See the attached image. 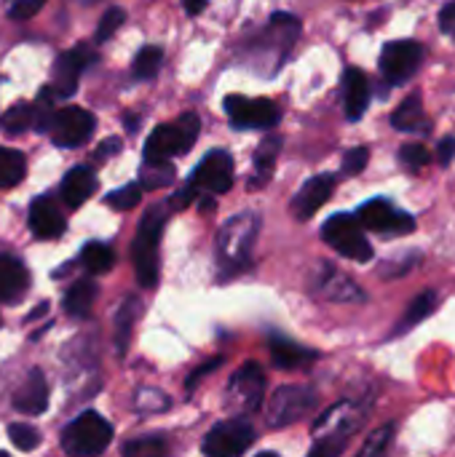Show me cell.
<instances>
[{"label": "cell", "instance_id": "obj_45", "mask_svg": "<svg viewBox=\"0 0 455 457\" xmlns=\"http://www.w3.org/2000/svg\"><path fill=\"white\" fill-rule=\"evenodd\" d=\"M440 27L445 35L455 37V0H451L442 11H440Z\"/></svg>", "mask_w": 455, "mask_h": 457}, {"label": "cell", "instance_id": "obj_18", "mask_svg": "<svg viewBox=\"0 0 455 457\" xmlns=\"http://www.w3.org/2000/svg\"><path fill=\"white\" fill-rule=\"evenodd\" d=\"M341 86H343V110H346V118L351 123H357L367 112V104H370V80L365 78V72L359 67H346Z\"/></svg>", "mask_w": 455, "mask_h": 457}, {"label": "cell", "instance_id": "obj_30", "mask_svg": "<svg viewBox=\"0 0 455 457\" xmlns=\"http://www.w3.org/2000/svg\"><path fill=\"white\" fill-rule=\"evenodd\" d=\"M434 305H437V295H434V292H421V295L408 305L402 321L397 324V335H402V332H408L410 327H416V324H421L424 319H429V316L434 313Z\"/></svg>", "mask_w": 455, "mask_h": 457}, {"label": "cell", "instance_id": "obj_48", "mask_svg": "<svg viewBox=\"0 0 455 457\" xmlns=\"http://www.w3.org/2000/svg\"><path fill=\"white\" fill-rule=\"evenodd\" d=\"M182 5H185V11L190 16H196V13H201L206 8V0H182Z\"/></svg>", "mask_w": 455, "mask_h": 457}, {"label": "cell", "instance_id": "obj_23", "mask_svg": "<svg viewBox=\"0 0 455 457\" xmlns=\"http://www.w3.org/2000/svg\"><path fill=\"white\" fill-rule=\"evenodd\" d=\"M97 190V177L91 169L86 166H75L72 171H67L64 182H62V201L70 209H78L83 201H88Z\"/></svg>", "mask_w": 455, "mask_h": 457}, {"label": "cell", "instance_id": "obj_3", "mask_svg": "<svg viewBox=\"0 0 455 457\" xmlns=\"http://www.w3.org/2000/svg\"><path fill=\"white\" fill-rule=\"evenodd\" d=\"M365 420V412L362 407H354L349 402H341L335 404L333 410H327L316 426H314V434H316V445L311 450V455H338L343 453V447L349 445L351 434L362 426Z\"/></svg>", "mask_w": 455, "mask_h": 457}, {"label": "cell", "instance_id": "obj_20", "mask_svg": "<svg viewBox=\"0 0 455 457\" xmlns=\"http://www.w3.org/2000/svg\"><path fill=\"white\" fill-rule=\"evenodd\" d=\"M29 230L43 238V241H51V238H59L64 233V220L62 214L56 212V206L46 198H38L32 206H29Z\"/></svg>", "mask_w": 455, "mask_h": 457}, {"label": "cell", "instance_id": "obj_17", "mask_svg": "<svg viewBox=\"0 0 455 457\" xmlns=\"http://www.w3.org/2000/svg\"><path fill=\"white\" fill-rule=\"evenodd\" d=\"M94 62V51L88 46H75L56 59V96H72L80 80V72Z\"/></svg>", "mask_w": 455, "mask_h": 457}, {"label": "cell", "instance_id": "obj_8", "mask_svg": "<svg viewBox=\"0 0 455 457\" xmlns=\"http://www.w3.org/2000/svg\"><path fill=\"white\" fill-rule=\"evenodd\" d=\"M316 407V396L311 388L303 386H282L271 394L265 407V423L271 428H287L298 423L303 415H308Z\"/></svg>", "mask_w": 455, "mask_h": 457}, {"label": "cell", "instance_id": "obj_24", "mask_svg": "<svg viewBox=\"0 0 455 457\" xmlns=\"http://www.w3.org/2000/svg\"><path fill=\"white\" fill-rule=\"evenodd\" d=\"M279 150H282V137H268L260 142V147L255 150V171H252L249 187L268 185L274 166H276V158H279Z\"/></svg>", "mask_w": 455, "mask_h": 457}, {"label": "cell", "instance_id": "obj_11", "mask_svg": "<svg viewBox=\"0 0 455 457\" xmlns=\"http://www.w3.org/2000/svg\"><path fill=\"white\" fill-rule=\"evenodd\" d=\"M252 445H255V428L247 420L233 418L209 428V434L204 436L201 453L209 457H239Z\"/></svg>", "mask_w": 455, "mask_h": 457}, {"label": "cell", "instance_id": "obj_13", "mask_svg": "<svg viewBox=\"0 0 455 457\" xmlns=\"http://www.w3.org/2000/svg\"><path fill=\"white\" fill-rule=\"evenodd\" d=\"M225 112L233 129H274L282 118L271 99H247L241 94L225 96Z\"/></svg>", "mask_w": 455, "mask_h": 457}, {"label": "cell", "instance_id": "obj_10", "mask_svg": "<svg viewBox=\"0 0 455 457\" xmlns=\"http://www.w3.org/2000/svg\"><path fill=\"white\" fill-rule=\"evenodd\" d=\"M357 220L365 230L381 233V236H405L416 230L413 214L397 209L389 198H373L357 209Z\"/></svg>", "mask_w": 455, "mask_h": 457}, {"label": "cell", "instance_id": "obj_39", "mask_svg": "<svg viewBox=\"0 0 455 457\" xmlns=\"http://www.w3.org/2000/svg\"><path fill=\"white\" fill-rule=\"evenodd\" d=\"M392 442H394V426H383V428H378L373 436H367V442H365V447H362V457H373V455H383L389 447H392Z\"/></svg>", "mask_w": 455, "mask_h": 457}, {"label": "cell", "instance_id": "obj_1", "mask_svg": "<svg viewBox=\"0 0 455 457\" xmlns=\"http://www.w3.org/2000/svg\"><path fill=\"white\" fill-rule=\"evenodd\" d=\"M257 230H260V217L255 212H241L220 228L215 241V254L225 276H236L252 265V246Z\"/></svg>", "mask_w": 455, "mask_h": 457}, {"label": "cell", "instance_id": "obj_35", "mask_svg": "<svg viewBox=\"0 0 455 457\" xmlns=\"http://www.w3.org/2000/svg\"><path fill=\"white\" fill-rule=\"evenodd\" d=\"M32 110H35V126H38V131L51 129L56 110H54V91H51L48 86L40 91V96H38V102H35V107H32Z\"/></svg>", "mask_w": 455, "mask_h": 457}, {"label": "cell", "instance_id": "obj_25", "mask_svg": "<svg viewBox=\"0 0 455 457\" xmlns=\"http://www.w3.org/2000/svg\"><path fill=\"white\" fill-rule=\"evenodd\" d=\"M392 126L394 129H400V131H418V129H424V131H429L432 126L426 123V115H424V102H421V96L418 94H410L397 110H394V115H392Z\"/></svg>", "mask_w": 455, "mask_h": 457}, {"label": "cell", "instance_id": "obj_4", "mask_svg": "<svg viewBox=\"0 0 455 457\" xmlns=\"http://www.w3.org/2000/svg\"><path fill=\"white\" fill-rule=\"evenodd\" d=\"M201 131V120L196 112H182L174 123L156 126L145 142V161H169L172 155L188 153Z\"/></svg>", "mask_w": 455, "mask_h": 457}, {"label": "cell", "instance_id": "obj_21", "mask_svg": "<svg viewBox=\"0 0 455 457\" xmlns=\"http://www.w3.org/2000/svg\"><path fill=\"white\" fill-rule=\"evenodd\" d=\"M271 359L279 370H306L308 364L319 359V353L287 337H271Z\"/></svg>", "mask_w": 455, "mask_h": 457}, {"label": "cell", "instance_id": "obj_12", "mask_svg": "<svg viewBox=\"0 0 455 457\" xmlns=\"http://www.w3.org/2000/svg\"><path fill=\"white\" fill-rule=\"evenodd\" d=\"M424 62V46L418 40H392L383 46L378 67L392 86L408 83Z\"/></svg>", "mask_w": 455, "mask_h": 457}, {"label": "cell", "instance_id": "obj_26", "mask_svg": "<svg viewBox=\"0 0 455 457\" xmlns=\"http://www.w3.org/2000/svg\"><path fill=\"white\" fill-rule=\"evenodd\" d=\"M94 300H97V284L88 278H80L64 292V311L72 319H86L91 313Z\"/></svg>", "mask_w": 455, "mask_h": 457}, {"label": "cell", "instance_id": "obj_47", "mask_svg": "<svg viewBox=\"0 0 455 457\" xmlns=\"http://www.w3.org/2000/svg\"><path fill=\"white\" fill-rule=\"evenodd\" d=\"M118 150H121V139H115V137H113V139H107L105 145H99L97 158H99V161H105L107 155H113V153H118Z\"/></svg>", "mask_w": 455, "mask_h": 457}, {"label": "cell", "instance_id": "obj_36", "mask_svg": "<svg viewBox=\"0 0 455 457\" xmlns=\"http://www.w3.org/2000/svg\"><path fill=\"white\" fill-rule=\"evenodd\" d=\"M142 185H123L121 190H113L107 195V204L118 212H126V209H134L139 201H142Z\"/></svg>", "mask_w": 455, "mask_h": 457}, {"label": "cell", "instance_id": "obj_16", "mask_svg": "<svg viewBox=\"0 0 455 457\" xmlns=\"http://www.w3.org/2000/svg\"><path fill=\"white\" fill-rule=\"evenodd\" d=\"M314 287H316V295L330 303H365L367 300V295L357 287V281H351L349 276L335 270L330 262H322L319 278Z\"/></svg>", "mask_w": 455, "mask_h": 457}, {"label": "cell", "instance_id": "obj_43", "mask_svg": "<svg viewBox=\"0 0 455 457\" xmlns=\"http://www.w3.org/2000/svg\"><path fill=\"white\" fill-rule=\"evenodd\" d=\"M137 407H139V410H166L169 402H166L158 391H142L139 399H137Z\"/></svg>", "mask_w": 455, "mask_h": 457}, {"label": "cell", "instance_id": "obj_22", "mask_svg": "<svg viewBox=\"0 0 455 457\" xmlns=\"http://www.w3.org/2000/svg\"><path fill=\"white\" fill-rule=\"evenodd\" d=\"M27 287H29L27 268L11 254H0V300L16 303L27 292Z\"/></svg>", "mask_w": 455, "mask_h": 457}, {"label": "cell", "instance_id": "obj_44", "mask_svg": "<svg viewBox=\"0 0 455 457\" xmlns=\"http://www.w3.org/2000/svg\"><path fill=\"white\" fill-rule=\"evenodd\" d=\"M217 367H223V359H212V361H206V364H201V367H196L193 372H190V378H188V383H185V388L190 391L196 383H201L212 370H217Z\"/></svg>", "mask_w": 455, "mask_h": 457}, {"label": "cell", "instance_id": "obj_38", "mask_svg": "<svg viewBox=\"0 0 455 457\" xmlns=\"http://www.w3.org/2000/svg\"><path fill=\"white\" fill-rule=\"evenodd\" d=\"M429 161H432V155H429V150L424 145H402L400 147V163L413 174L421 171Z\"/></svg>", "mask_w": 455, "mask_h": 457}, {"label": "cell", "instance_id": "obj_41", "mask_svg": "<svg viewBox=\"0 0 455 457\" xmlns=\"http://www.w3.org/2000/svg\"><path fill=\"white\" fill-rule=\"evenodd\" d=\"M367 161H370V150L367 147H351V150H346L341 169H343L346 177H357V174H362L367 169Z\"/></svg>", "mask_w": 455, "mask_h": 457}, {"label": "cell", "instance_id": "obj_34", "mask_svg": "<svg viewBox=\"0 0 455 457\" xmlns=\"http://www.w3.org/2000/svg\"><path fill=\"white\" fill-rule=\"evenodd\" d=\"M8 439H11V445H13L16 450H21V453H32V450L40 445V434H38L32 426H27V423H13V426H8Z\"/></svg>", "mask_w": 455, "mask_h": 457}, {"label": "cell", "instance_id": "obj_32", "mask_svg": "<svg viewBox=\"0 0 455 457\" xmlns=\"http://www.w3.org/2000/svg\"><path fill=\"white\" fill-rule=\"evenodd\" d=\"M161 62H164V51H161L158 46H145V48L134 56L131 72H134V78H139V80H150V78H156V72L161 70Z\"/></svg>", "mask_w": 455, "mask_h": 457}, {"label": "cell", "instance_id": "obj_28", "mask_svg": "<svg viewBox=\"0 0 455 457\" xmlns=\"http://www.w3.org/2000/svg\"><path fill=\"white\" fill-rule=\"evenodd\" d=\"M27 174V161L19 150L0 147V190L13 187L24 179Z\"/></svg>", "mask_w": 455, "mask_h": 457}, {"label": "cell", "instance_id": "obj_7", "mask_svg": "<svg viewBox=\"0 0 455 457\" xmlns=\"http://www.w3.org/2000/svg\"><path fill=\"white\" fill-rule=\"evenodd\" d=\"M263 396H265V372L257 361H247L231 378L228 391H225V404L233 415L244 418L260 410Z\"/></svg>", "mask_w": 455, "mask_h": 457}, {"label": "cell", "instance_id": "obj_19", "mask_svg": "<svg viewBox=\"0 0 455 457\" xmlns=\"http://www.w3.org/2000/svg\"><path fill=\"white\" fill-rule=\"evenodd\" d=\"M13 407L21 415H40L48 407V386L40 370H29L19 391L13 394Z\"/></svg>", "mask_w": 455, "mask_h": 457}, {"label": "cell", "instance_id": "obj_46", "mask_svg": "<svg viewBox=\"0 0 455 457\" xmlns=\"http://www.w3.org/2000/svg\"><path fill=\"white\" fill-rule=\"evenodd\" d=\"M453 158H455V137H445V139L440 142V147H437V161H440L442 166H448Z\"/></svg>", "mask_w": 455, "mask_h": 457}, {"label": "cell", "instance_id": "obj_37", "mask_svg": "<svg viewBox=\"0 0 455 457\" xmlns=\"http://www.w3.org/2000/svg\"><path fill=\"white\" fill-rule=\"evenodd\" d=\"M164 453H166V445H164V439H158V436H142V439L129 442V445L123 447V455L129 457H156L164 455Z\"/></svg>", "mask_w": 455, "mask_h": 457}, {"label": "cell", "instance_id": "obj_5", "mask_svg": "<svg viewBox=\"0 0 455 457\" xmlns=\"http://www.w3.org/2000/svg\"><path fill=\"white\" fill-rule=\"evenodd\" d=\"M113 442V426L99 412L78 415L62 434V447L67 455H99Z\"/></svg>", "mask_w": 455, "mask_h": 457}, {"label": "cell", "instance_id": "obj_6", "mask_svg": "<svg viewBox=\"0 0 455 457\" xmlns=\"http://www.w3.org/2000/svg\"><path fill=\"white\" fill-rule=\"evenodd\" d=\"M322 238L343 257L357 260V262H370L373 260V246L367 244L365 228L357 220V214H333L322 225Z\"/></svg>", "mask_w": 455, "mask_h": 457}, {"label": "cell", "instance_id": "obj_31", "mask_svg": "<svg viewBox=\"0 0 455 457\" xmlns=\"http://www.w3.org/2000/svg\"><path fill=\"white\" fill-rule=\"evenodd\" d=\"M174 182V166L169 161H145L139 169V185L145 190H158Z\"/></svg>", "mask_w": 455, "mask_h": 457}, {"label": "cell", "instance_id": "obj_2", "mask_svg": "<svg viewBox=\"0 0 455 457\" xmlns=\"http://www.w3.org/2000/svg\"><path fill=\"white\" fill-rule=\"evenodd\" d=\"M172 206L158 204L153 209L145 212L137 236H134V246H131V260H134V270H137V281L145 289H153L158 284V249H161V236H164V225L169 217Z\"/></svg>", "mask_w": 455, "mask_h": 457}, {"label": "cell", "instance_id": "obj_14", "mask_svg": "<svg viewBox=\"0 0 455 457\" xmlns=\"http://www.w3.org/2000/svg\"><path fill=\"white\" fill-rule=\"evenodd\" d=\"M94 115L83 107H62L54 115L51 131H54V145L59 147H78L94 134Z\"/></svg>", "mask_w": 455, "mask_h": 457}, {"label": "cell", "instance_id": "obj_33", "mask_svg": "<svg viewBox=\"0 0 455 457\" xmlns=\"http://www.w3.org/2000/svg\"><path fill=\"white\" fill-rule=\"evenodd\" d=\"M32 123H35V110H32L27 102L11 104V107L5 110V115H3V129H5L8 134H21V131H27Z\"/></svg>", "mask_w": 455, "mask_h": 457}, {"label": "cell", "instance_id": "obj_42", "mask_svg": "<svg viewBox=\"0 0 455 457\" xmlns=\"http://www.w3.org/2000/svg\"><path fill=\"white\" fill-rule=\"evenodd\" d=\"M43 3L46 0H13V5H11V19H19V21H24V19H32L40 8H43Z\"/></svg>", "mask_w": 455, "mask_h": 457}, {"label": "cell", "instance_id": "obj_15", "mask_svg": "<svg viewBox=\"0 0 455 457\" xmlns=\"http://www.w3.org/2000/svg\"><path fill=\"white\" fill-rule=\"evenodd\" d=\"M335 193V177L333 174H316L311 177L292 198V214L298 220H311Z\"/></svg>", "mask_w": 455, "mask_h": 457}, {"label": "cell", "instance_id": "obj_29", "mask_svg": "<svg viewBox=\"0 0 455 457\" xmlns=\"http://www.w3.org/2000/svg\"><path fill=\"white\" fill-rule=\"evenodd\" d=\"M80 262L88 273H107L113 270L115 265V252L107 246V244H99V241H91L83 246L80 252Z\"/></svg>", "mask_w": 455, "mask_h": 457}, {"label": "cell", "instance_id": "obj_40", "mask_svg": "<svg viewBox=\"0 0 455 457\" xmlns=\"http://www.w3.org/2000/svg\"><path fill=\"white\" fill-rule=\"evenodd\" d=\"M126 21V11L123 8H107L105 16L99 19V27H97V40L105 43L115 35V29H121V24Z\"/></svg>", "mask_w": 455, "mask_h": 457}, {"label": "cell", "instance_id": "obj_9", "mask_svg": "<svg viewBox=\"0 0 455 457\" xmlns=\"http://www.w3.org/2000/svg\"><path fill=\"white\" fill-rule=\"evenodd\" d=\"M188 185L201 195H223L233 187V158L228 150H212L190 171Z\"/></svg>", "mask_w": 455, "mask_h": 457}, {"label": "cell", "instance_id": "obj_27", "mask_svg": "<svg viewBox=\"0 0 455 457\" xmlns=\"http://www.w3.org/2000/svg\"><path fill=\"white\" fill-rule=\"evenodd\" d=\"M139 308H142V303H139L137 297H126V300L121 303V308H118V316H115V348H118L121 356H123L126 348H129L131 327H134V321H137V316H139Z\"/></svg>", "mask_w": 455, "mask_h": 457}]
</instances>
